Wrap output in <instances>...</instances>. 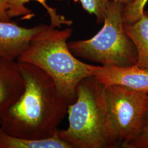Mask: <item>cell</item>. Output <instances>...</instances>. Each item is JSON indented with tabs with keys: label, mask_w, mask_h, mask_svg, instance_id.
Returning a JSON list of instances; mask_svg holds the SVG:
<instances>
[{
	"label": "cell",
	"mask_w": 148,
	"mask_h": 148,
	"mask_svg": "<svg viewBox=\"0 0 148 148\" xmlns=\"http://www.w3.org/2000/svg\"><path fill=\"white\" fill-rule=\"evenodd\" d=\"M18 63L24 90L14 103L0 112V127L18 137H51L58 131L70 104L47 74L32 64Z\"/></svg>",
	"instance_id": "6da1fadb"
},
{
	"label": "cell",
	"mask_w": 148,
	"mask_h": 148,
	"mask_svg": "<svg viewBox=\"0 0 148 148\" xmlns=\"http://www.w3.org/2000/svg\"><path fill=\"white\" fill-rule=\"evenodd\" d=\"M68 108L69 126L59 137L73 148L122 147L112 125L105 86L93 76L82 79Z\"/></svg>",
	"instance_id": "7a4b0ae2"
},
{
	"label": "cell",
	"mask_w": 148,
	"mask_h": 148,
	"mask_svg": "<svg viewBox=\"0 0 148 148\" xmlns=\"http://www.w3.org/2000/svg\"><path fill=\"white\" fill-rule=\"evenodd\" d=\"M72 32L70 27L60 30L47 25L17 60L35 66L47 74L69 104L76 99L79 82L92 76L95 66L79 60L71 52L67 41Z\"/></svg>",
	"instance_id": "3957f363"
},
{
	"label": "cell",
	"mask_w": 148,
	"mask_h": 148,
	"mask_svg": "<svg viewBox=\"0 0 148 148\" xmlns=\"http://www.w3.org/2000/svg\"><path fill=\"white\" fill-rule=\"evenodd\" d=\"M123 6L110 0L101 30L90 39L68 43L75 57L106 67H127L136 64V48L123 27Z\"/></svg>",
	"instance_id": "277c9868"
},
{
	"label": "cell",
	"mask_w": 148,
	"mask_h": 148,
	"mask_svg": "<svg viewBox=\"0 0 148 148\" xmlns=\"http://www.w3.org/2000/svg\"><path fill=\"white\" fill-rule=\"evenodd\" d=\"M104 86L112 123L122 147L125 148L139 130L148 93L122 85Z\"/></svg>",
	"instance_id": "5b68a950"
},
{
	"label": "cell",
	"mask_w": 148,
	"mask_h": 148,
	"mask_svg": "<svg viewBox=\"0 0 148 148\" xmlns=\"http://www.w3.org/2000/svg\"><path fill=\"white\" fill-rule=\"evenodd\" d=\"M46 26L40 24L27 28L15 22L0 20V56L17 60L32 40Z\"/></svg>",
	"instance_id": "8992f818"
},
{
	"label": "cell",
	"mask_w": 148,
	"mask_h": 148,
	"mask_svg": "<svg viewBox=\"0 0 148 148\" xmlns=\"http://www.w3.org/2000/svg\"><path fill=\"white\" fill-rule=\"evenodd\" d=\"M92 76L106 86L122 85L148 93V69L136 64L127 67L95 66Z\"/></svg>",
	"instance_id": "52a82bcc"
},
{
	"label": "cell",
	"mask_w": 148,
	"mask_h": 148,
	"mask_svg": "<svg viewBox=\"0 0 148 148\" xmlns=\"http://www.w3.org/2000/svg\"><path fill=\"white\" fill-rule=\"evenodd\" d=\"M24 90L18 62L0 56V112L14 103Z\"/></svg>",
	"instance_id": "ba28073f"
},
{
	"label": "cell",
	"mask_w": 148,
	"mask_h": 148,
	"mask_svg": "<svg viewBox=\"0 0 148 148\" xmlns=\"http://www.w3.org/2000/svg\"><path fill=\"white\" fill-rule=\"evenodd\" d=\"M125 32L132 41L137 52L138 66L148 69V12L132 24L123 23Z\"/></svg>",
	"instance_id": "9c48e42d"
},
{
	"label": "cell",
	"mask_w": 148,
	"mask_h": 148,
	"mask_svg": "<svg viewBox=\"0 0 148 148\" xmlns=\"http://www.w3.org/2000/svg\"><path fill=\"white\" fill-rule=\"evenodd\" d=\"M0 148H73L59 137L58 131L51 137L29 139L11 135L0 127Z\"/></svg>",
	"instance_id": "30bf717a"
},
{
	"label": "cell",
	"mask_w": 148,
	"mask_h": 148,
	"mask_svg": "<svg viewBox=\"0 0 148 148\" xmlns=\"http://www.w3.org/2000/svg\"><path fill=\"white\" fill-rule=\"evenodd\" d=\"M8 3V14L11 18L24 16L25 19H30L34 14L32 11L29 10L25 5V4L30 1H36L45 8L49 15L51 19V27H60L63 25L70 26L72 24V21L67 20L64 16L59 15L57 10L54 8L49 7L47 5L46 0H7ZM62 1V0H57Z\"/></svg>",
	"instance_id": "8fae6325"
},
{
	"label": "cell",
	"mask_w": 148,
	"mask_h": 148,
	"mask_svg": "<svg viewBox=\"0 0 148 148\" xmlns=\"http://www.w3.org/2000/svg\"><path fill=\"white\" fill-rule=\"evenodd\" d=\"M148 0H136L130 5L123 6L122 19L123 23L132 24L139 21L143 15Z\"/></svg>",
	"instance_id": "7c38bea8"
},
{
	"label": "cell",
	"mask_w": 148,
	"mask_h": 148,
	"mask_svg": "<svg viewBox=\"0 0 148 148\" xmlns=\"http://www.w3.org/2000/svg\"><path fill=\"white\" fill-rule=\"evenodd\" d=\"M125 148H148V97L146 109L139 130Z\"/></svg>",
	"instance_id": "4fadbf2b"
},
{
	"label": "cell",
	"mask_w": 148,
	"mask_h": 148,
	"mask_svg": "<svg viewBox=\"0 0 148 148\" xmlns=\"http://www.w3.org/2000/svg\"><path fill=\"white\" fill-rule=\"evenodd\" d=\"M84 10L90 14H94L97 22L104 21L106 7L110 0H79Z\"/></svg>",
	"instance_id": "5bb4252c"
},
{
	"label": "cell",
	"mask_w": 148,
	"mask_h": 148,
	"mask_svg": "<svg viewBox=\"0 0 148 148\" xmlns=\"http://www.w3.org/2000/svg\"><path fill=\"white\" fill-rule=\"evenodd\" d=\"M8 3L7 0H0V20L11 21V18L8 14Z\"/></svg>",
	"instance_id": "9a60e30c"
},
{
	"label": "cell",
	"mask_w": 148,
	"mask_h": 148,
	"mask_svg": "<svg viewBox=\"0 0 148 148\" xmlns=\"http://www.w3.org/2000/svg\"><path fill=\"white\" fill-rule=\"evenodd\" d=\"M112 1L120 3L124 6H125V5H130L132 4L133 2H134L136 0H112Z\"/></svg>",
	"instance_id": "2e32d148"
}]
</instances>
